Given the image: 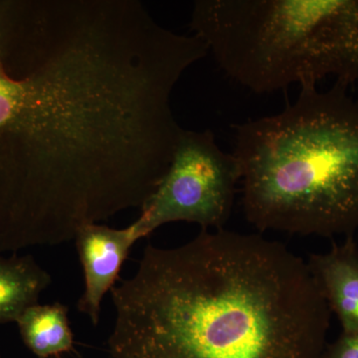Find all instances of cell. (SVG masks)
<instances>
[{
	"mask_svg": "<svg viewBox=\"0 0 358 358\" xmlns=\"http://www.w3.org/2000/svg\"><path fill=\"white\" fill-rule=\"evenodd\" d=\"M190 27L254 93L329 76L358 84V0H199Z\"/></svg>",
	"mask_w": 358,
	"mask_h": 358,
	"instance_id": "3957f363",
	"label": "cell"
},
{
	"mask_svg": "<svg viewBox=\"0 0 358 358\" xmlns=\"http://www.w3.org/2000/svg\"><path fill=\"white\" fill-rule=\"evenodd\" d=\"M241 182L235 155L223 152L210 129H182L169 171L134 221L141 238L171 222L223 229Z\"/></svg>",
	"mask_w": 358,
	"mask_h": 358,
	"instance_id": "277c9868",
	"label": "cell"
},
{
	"mask_svg": "<svg viewBox=\"0 0 358 358\" xmlns=\"http://www.w3.org/2000/svg\"><path fill=\"white\" fill-rule=\"evenodd\" d=\"M307 264L343 333L358 334V244L353 235L327 253L312 254Z\"/></svg>",
	"mask_w": 358,
	"mask_h": 358,
	"instance_id": "52a82bcc",
	"label": "cell"
},
{
	"mask_svg": "<svg viewBox=\"0 0 358 358\" xmlns=\"http://www.w3.org/2000/svg\"><path fill=\"white\" fill-rule=\"evenodd\" d=\"M23 343L38 358L70 352L74 343L67 306L60 303L28 308L15 322Z\"/></svg>",
	"mask_w": 358,
	"mask_h": 358,
	"instance_id": "9c48e42d",
	"label": "cell"
},
{
	"mask_svg": "<svg viewBox=\"0 0 358 358\" xmlns=\"http://www.w3.org/2000/svg\"><path fill=\"white\" fill-rule=\"evenodd\" d=\"M55 86L50 47L16 24L0 2V160L44 131Z\"/></svg>",
	"mask_w": 358,
	"mask_h": 358,
	"instance_id": "5b68a950",
	"label": "cell"
},
{
	"mask_svg": "<svg viewBox=\"0 0 358 358\" xmlns=\"http://www.w3.org/2000/svg\"><path fill=\"white\" fill-rule=\"evenodd\" d=\"M113 358H320L331 310L308 264L259 234L148 245L112 291Z\"/></svg>",
	"mask_w": 358,
	"mask_h": 358,
	"instance_id": "6da1fadb",
	"label": "cell"
},
{
	"mask_svg": "<svg viewBox=\"0 0 358 358\" xmlns=\"http://www.w3.org/2000/svg\"><path fill=\"white\" fill-rule=\"evenodd\" d=\"M320 358H358V334L341 333L334 343L326 345Z\"/></svg>",
	"mask_w": 358,
	"mask_h": 358,
	"instance_id": "30bf717a",
	"label": "cell"
},
{
	"mask_svg": "<svg viewBox=\"0 0 358 358\" xmlns=\"http://www.w3.org/2000/svg\"><path fill=\"white\" fill-rule=\"evenodd\" d=\"M140 239L134 222L124 229L90 223L77 231L74 240L83 267L85 284L77 310L88 315L94 326L100 320L106 294L114 288L129 250Z\"/></svg>",
	"mask_w": 358,
	"mask_h": 358,
	"instance_id": "8992f818",
	"label": "cell"
},
{
	"mask_svg": "<svg viewBox=\"0 0 358 358\" xmlns=\"http://www.w3.org/2000/svg\"><path fill=\"white\" fill-rule=\"evenodd\" d=\"M348 89L301 85L279 114L233 127L245 217L260 232L358 230V101Z\"/></svg>",
	"mask_w": 358,
	"mask_h": 358,
	"instance_id": "7a4b0ae2",
	"label": "cell"
},
{
	"mask_svg": "<svg viewBox=\"0 0 358 358\" xmlns=\"http://www.w3.org/2000/svg\"><path fill=\"white\" fill-rule=\"evenodd\" d=\"M51 282L50 274L29 254L0 256V324L17 322L28 308L39 303Z\"/></svg>",
	"mask_w": 358,
	"mask_h": 358,
	"instance_id": "ba28073f",
	"label": "cell"
}]
</instances>
